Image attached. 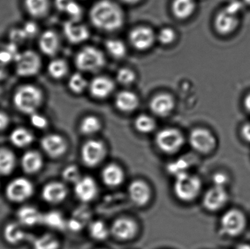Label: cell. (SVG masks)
I'll use <instances>...</instances> for the list:
<instances>
[{"mask_svg":"<svg viewBox=\"0 0 250 249\" xmlns=\"http://www.w3.org/2000/svg\"><path fill=\"white\" fill-rule=\"evenodd\" d=\"M90 19L98 29L104 31L117 30L124 23V15L118 4L110 0H101L91 9Z\"/></svg>","mask_w":250,"mask_h":249,"instance_id":"cell-1","label":"cell"},{"mask_svg":"<svg viewBox=\"0 0 250 249\" xmlns=\"http://www.w3.org/2000/svg\"><path fill=\"white\" fill-rule=\"evenodd\" d=\"M43 99V95L41 89L33 85H23L15 92L13 103L16 108L25 114L36 113Z\"/></svg>","mask_w":250,"mask_h":249,"instance_id":"cell-2","label":"cell"},{"mask_svg":"<svg viewBox=\"0 0 250 249\" xmlns=\"http://www.w3.org/2000/svg\"><path fill=\"white\" fill-rule=\"evenodd\" d=\"M201 187L202 183L198 177L184 172L176 175L173 190L179 200L189 202L198 197L201 192Z\"/></svg>","mask_w":250,"mask_h":249,"instance_id":"cell-3","label":"cell"},{"mask_svg":"<svg viewBox=\"0 0 250 249\" xmlns=\"http://www.w3.org/2000/svg\"><path fill=\"white\" fill-rule=\"evenodd\" d=\"M247 228L245 213L237 209L228 210L220 219L221 231L227 236L236 237L243 233Z\"/></svg>","mask_w":250,"mask_h":249,"instance_id":"cell-4","label":"cell"},{"mask_svg":"<svg viewBox=\"0 0 250 249\" xmlns=\"http://www.w3.org/2000/svg\"><path fill=\"white\" fill-rule=\"evenodd\" d=\"M105 59L99 49L88 46L81 50L76 57V64L79 70L87 73H94L101 70Z\"/></svg>","mask_w":250,"mask_h":249,"instance_id":"cell-5","label":"cell"},{"mask_svg":"<svg viewBox=\"0 0 250 249\" xmlns=\"http://www.w3.org/2000/svg\"><path fill=\"white\" fill-rule=\"evenodd\" d=\"M184 137L179 130L166 128L157 133L156 143L162 152L174 153L179 152L184 145Z\"/></svg>","mask_w":250,"mask_h":249,"instance_id":"cell-6","label":"cell"},{"mask_svg":"<svg viewBox=\"0 0 250 249\" xmlns=\"http://www.w3.org/2000/svg\"><path fill=\"white\" fill-rule=\"evenodd\" d=\"M16 73L22 77H30L39 72L41 67V59L38 54L33 51L20 53L16 60Z\"/></svg>","mask_w":250,"mask_h":249,"instance_id":"cell-7","label":"cell"},{"mask_svg":"<svg viewBox=\"0 0 250 249\" xmlns=\"http://www.w3.org/2000/svg\"><path fill=\"white\" fill-rule=\"evenodd\" d=\"M34 187L30 181L25 178L13 179L6 187V196L10 201L21 203L33 194Z\"/></svg>","mask_w":250,"mask_h":249,"instance_id":"cell-8","label":"cell"},{"mask_svg":"<svg viewBox=\"0 0 250 249\" xmlns=\"http://www.w3.org/2000/svg\"><path fill=\"white\" fill-rule=\"evenodd\" d=\"M191 146L199 153H211L217 146V139L209 130L204 128H197L191 133L189 136Z\"/></svg>","mask_w":250,"mask_h":249,"instance_id":"cell-9","label":"cell"},{"mask_svg":"<svg viewBox=\"0 0 250 249\" xmlns=\"http://www.w3.org/2000/svg\"><path fill=\"white\" fill-rule=\"evenodd\" d=\"M239 23V16L231 6L217 13L214 19V27L220 35H228L237 29Z\"/></svg>","mask_w":250,"mask_h":249,"instance_id":"cell-10","label":"cell"},{"mask_svg":"<svg viewBox=\"0 0 250 249\" xmlns=\"http://www.w3.org/2000/svg\"><path fill=\"white\" fill-rule=\"evenodd\" d=\"M106 154V149L102 142L91 140L82 146V158L84 165L93 168L99 165Z\"/></svg>","mask_w":250,"mask_h":249,"instance_id":"cell-11","label":"cell"},{"mask_svg":"<svg viewBox=\"0 0 250 249\" xmlns=\"http://www.w3.org/2000/svg\"><path fill=\"white\" fill-rule=\"evenodd\" d=\"M229 194L226 187H214L207 190L203 199V205L207 211H218L227 205Z\"/></svg>","mask_w":250,"mask_h":249,"instance_id":"cell-12","label":"cell"},{"mask_svg":"<svg viewBox=\"0 0 250 249\" xmlns=\"http://www.w3.org/2000/svg\"><path fill=\"white\" fill-rule=\"evenodd\" d=\"M154 32L146 26H138L131 31L129 40L136 49L145 51L152 46L154 42Z\"/></svg>","mask_w":250,"mask_h":249,"instance_id":"cell-13","label":"cell"},{"mask_svg":"<svg viewBox=\"0 0 250 249\" xmlns=\"http://www.w3.org/2000/svg\"><path fill=\"white\" fill-rule=\"evenodd\" d=\"M41 147L44 152L53 158H57L64 154L67 151V143L62 136L51 134L42 137Z\"/></svg>","mask_w":250,"mask_h":249,"instance_id":"cell-14","label":"cell"},{"mask_svg":"<svg viewBox=\"0 0 250 249\" xmlns=\"http://www.w3.org/2000/svg\"><path fill=\"white\" fill-rule=\"evenodd\" d=\"M138 227L134 221L126 218L117 219L111 225V232L117 239L127 241L137 234Z\"/></svg>","mask_w":250,"mask_h":249,"instance_id":"cell-15","label":"cell"},{"mask_svg":"<svg viewBox=\"0 0 250 249\" xmlns=\"http://www.w3.org/2000/svg\"><path fill=\"white\" fill-rule=\"evenodd\" d=\"M75 194L81 201L88 203L96 197L98 186L91 177H82L75 184Z\"/></svg>","mask_w":250,"mask_h":249,"instance_id":"cell-16","label":"cell"},{"mask_svg":"<svg viewBox=\"0 0 250 249\" xmlns=\"http://www.w3.org/2000/svg\"><path fill=\"white\" fill-rule=\"evenodd\" d=\"M64 34L72 43L84 42L89 36V32L86 26L79 23V20H72L65 22L63 26Z\"/></svg>","mask_w":250,"mask_h":249,"instance_id":"cell-17","label":"cell"},{"mask_svg":"<svg viewBox=\"0 0 250 249\" xmlns=\"http://www.w3.org/2000/svg\"><path fill=\"white\" fill-rule=\"evenodd\" d=\"M128 194L132 203L138 206H145L151 197V190L144 181L136 180L128 187Z\"/></svg>","mask_w":250,"mask_h":249,"instance_id":"cell-18","label":"cell"},{"mask_svg":"<svg viewBox=\"0 0 250 249\" xmlns=\"http://www.w3.org/2000/svg\"><path fill=\"white\" fill-rule=\"evenodd\" d=\"M67 195V187L60 182L49 183L42 189V198L45 202L51 204L62 203L65 200Z\"/></svg>","mask_w":250,"mask_h":249,"instance_id":"cell-19","label":"cell"},{"mask_svg":"<svg viewBox=\"0 0 250 249\" xmlns=\"http://www.w3.org/2000/svg\"><path fill=\"white\" fill-rule=\"evenodd\" d=\"M91 95L97 99H104L109 96L114 89L112 80L104 76L95 77L89 84Z\"/></svg>","mask_w":250,"mask_h":249,"instance_id":"cell-20","label":"cell"},{"mask_svg":"<svg viewBox=\"0 0 250 249\" xmlns=\"http://www.w3.org/2000/svg\"><path fill=\"white\" fill-rule=\"evenodd\" d=\"M151 111L159 116L169 115L174 108V101L170 95L160 94L151 99L150 102Z\"/></svg>","mask_w":250,"mask_h":249,"instance_id":"cell-21","label":"cell"},{"mask_svg":"<svg viewBox=\"0 0 250 249\" xmlns=\"http://www.w3.org/2000/svg\"><path fill=\"white\" fill-rule=\"evenodd\" d=\"M20 223L11 222L6 225L4 229V237L7 243L12 245H17L26 240H31L32 237L23 230Z\"/></svg>","mask_w":250,"mask_h":249,"instance_id":"cell-22","label":"cell"},{"mask_svg":"<svg viewBox=\"0 0 250 249\" xmlns=\"http://www.w3.org/2000/svg\"><path fill=\"white\" fill-rule=\"evenodd\" d=\"M39 46L41 51L45 55H54L60 48L58 35L54 31H45L40 37Z\"/></svg>","mask_w":250,"mask_h":249,"instance_id":"cell-23","label":"cell"},{"mask_svg":"<svg viewBox=\"0 0 250 249\" xmlns=\"http://www.w3.org/2000/svg\"><path fill=\"white\" fill-rule=\"evenodd\" d=\"M19 223L25 227H33L42 222V215L32 206H23L17 213Z\"/></svg>","mask_w":250,"mask_h":249,"instance_id":"cell-24","label":"cell"},{"mask_svg":"<svg viewBox=\"0 0 250 249\" xmlns=\"http://www.w3.org/2000/svg\"><path fill=\"white\" fill-rule=\"evenodd\" d=\"M102 179L108 187H118L124 181V172L118 165L111 164L107 165L103 171Z\"/></svg>","mask_w":250,"mask_h":249,"instance_id":"cell-25","label":"cell"},{"mask_svg":"<svg viewBox=\"0 0 250 249\" xmlns=\"http://www.w3.org/2000/svg\"><path fill=\"white\" fill-rule=\"evenodd\" d=\"M115 104L120 111L129 113L136 109L139 102L138 96L133 92L123 91L116 96Z\"/></svg>","mask_w":250,"mask_h":249,"instance_id":"cell-26","label":"cell"},{"mask_svg":"<svg viewBox=\"0 0 250 249\" xmlns=\"http://www.w3.org/2000/svg\"><path fill=\"white\" fill-rule=\"evenodd\" d=\"M43 161L41 153L35 151H29L21 158V166L24 172L35 173L42 168Z\"/></svg>","mask_w":250,"mask_h":249,"instance_id":"cell-27","label":"cell"},{"mask_svg":"<svg viewBox=\"0 0 250 249\" xmlns=\"http://www.w3.org/2000/svg\"><path fill=\"white\" fill-rule=\"evenodd\" d=\"M195 3L194 0H173L172 11L179 19H188L195 11Z\"/></svg>","mask_w":250,"mask_h":249,"instance_id":"cell-28","label":"cell"},{"mask_svg":"<svg viewBox=\"0 0 250 249\" xmlns=\"http://www.w3.org/2000/svg\"><path fill=\"white\" fill-rule=\"evenodd\" d=\"M10 141L18 148L29 146L33 142L34 136L27 129L19 127L12 132L10 136Z\"/></svg>","mask_w":250,"mask_h":249,"instance_id":"cell-29","label":"cell"},{"mask_svg":"<svg viewBox=\"0 0 250 249\" xmlns=\"http://www.w3.org/2000/svg\"><path fill=\"white\" fill-rule=\"evenodd\" d=\"M33 249H59L60 242L57 238L51 234H44L31 238Z\"/></svg>","mask_w":250,"mask_h":249,"instance_id":"cell-30","label":"cell"},{"mask_svg":"<svg viewBox=\"0 0 250 249\" xmlns=\"http://www.w3.org/2000/svg\"><path fill=\"white\" fill-rule=\"evenodd\" d=\"M16 166V156L7 149H0V174L9 175L13 172Z\"/></svg>","mask_w":250,"mask_h":249,"instance_id":"cell-31","label":"cell"},{"mask_svg":"<svg viewBox=\"0 0 250 249\" xmlns=\"http://www.w3.org/2000/svg\"><path fill=\"white\" fill-rule=\"evenodd\" d=\"M25 7L33 17L45 16L49 8L48 0H25Z\"/></svg>","mask_w":250,"mask_h":249,"instance_id":"cell-32","label":"cell"},{"mask_svg":"<svg viewBox=\"0 0 250 249\" xmlns=\"http://www.w3.org/2000/svg\"><path fill=\"white\" fill-rule=\"evenodd\" d=\"M101 128V122L98 117L95 115H88L85 117L80 124L82 133L87 135L98 133Z\"/></svg>","mask_w":250,"mask_h":249,"instance_id":"cell-33","label":"cell"},{"mask_svg":"<svg viewBox=\"0 0 250 249\" xmlns=\"http://www.w3.org/2000/svg\"><path fill=\"white\" fill-rule=\"evenodd\" d=\"M50 76L55 79L62 78L68 71V66L64 60L57 58L53 60L48 66Z\"/></svg>","mask_w":250,"mask_h":249,"instance_id":"cell-34","label":"cell"},{"mask_svg":"<svg viewBox=\"0 0 250 249\" xmlns=\"http://www.w3.org/2000/svg\"><path fill=\"white\" fill-rule=\"evenodd\" d=\"M89 235L97 241H104L108 238L109 230L104 222L95 221L89 227Z\"/></svg>","mask_w":250,"mask_h":249,"instance_id":"cell-35","label":"cell"},{"mask_svg":"<svg viewBox=\"0 0 250 249\" xmlns=\"http://www.w3.org/2000/svg\"><path fill=\"white\" fill-rule=\"evenodd\" d=\"M19 54L20 52L18 50L17 45L10 42L0 50V61L7 65L12 61H16Z\"/></svg>","mask_w":250,"mask_h":249,"instance_id":"cell-36","label":"cell"},{"mask_svg":"<svg viewBox=\"0 0 250 249\" xmlns=\"http://www.w3.org/2000/svg\"><path fill=\"white\" fill-rule=\"evenodd\" d=\"M135 129L139 133H149L154 130L156 123L151 117L147 115H140L135 121Z\"/></svg>","mask_w":250,"mask_h":249,"instance_id":"cell-37","label":"cell"},{"mask_svg":"<svg viewBox=\"0 0 250 249\" xmlns=\"http://www.w3.org/2000/svg\"><path fill=\"white\" fill-rule=\"evenodd\" d=\"M105 47L108 53L115 58H123L126 53V48L124 42L119 39H109L105 43Z\"/></svg>","mask_w":250,"mask_h":249,"instance_id":"cell-38","label":"cell"},{"mask_svg":"<svg viewBox=\"0 0 250 249\" xmlns=\"http://www.w3.org/2000/svg\"><path fill=\"white\" fill-rule=\"evenodd\" d=\"M68 86L70 90L76 94H81L86 89L88 83L86 78L81 73L72 75L69 79Z\"/></svg>","mask_w":250,"mask_h":249,"instance_id":"cell-39","label":"cell"},{"mask_svg":"<svg viewBox=\"0 0 250 249\" xmlns=\"http://www.w3.org/2000/svg\"><path fill=\"white\" fill-rule=\"evenodd\" d=\"M41 223L53 229H60L64 225V221L60 213L52 211L42 215Z\"/></svg>","mask_w":250,"mask_h":249,"instance_id":"cell-40","label":"cell"},{"mask_svg":"<svg viewBox=\"0 0 250 249\" xmlns=\"http://www.w3.org/2000/svg\"><path fill=\"white\" fill-rule=\"evenodd\" d=\"M117 80L123 85H129L135 80V74L129 68L120 69L117 75Z\"/></svg>","mask_w":250,"mask_h":249,"instance_id":"cell-41","label":"cell"},{"mask_svg":"<svg viewBox=\"0 0 250 249\" xmlns=\"http://www.w3.org/2000/svg\"><path fill=\"white\" fill-rule=\"evenodd\" d=\"M188 167H189L188 162L185 159H180L169 164L167 169H168L170 173L173 174L175 176H176L179 174L188 172H187V169H188Z\"/></svg>","mask_w":250,"mask_h":249,"instance_id":"cell-42","label":"cell"},{"mask_svg":"<svg viewBox=\"0 0 250 249\" xmlns=\"http://www.w3.org/2000/svg\"><path fill=\"white\" fill-rule=\"evenodd\" d=\"M62 176L67 182L74 183V184L82 178L79 168L74 165L67 167L63 171Z\"/></svg>","mask_w":250,"mask_h":249,"instance_id":"cell-43","label":"cell"},{"mask_svg":"<svg viewBox=\"0 0 250 249\" xmlns=\"http://www.w3.org/2000/svg\"><path fill=\"white\" fill-rule=\"evenodd\" d=\"M176 39V33L171 28H163L158 34V39L161 43L168 45Z\"/></svg>","mask_w":250,"mask_h":249,"instance_id":"cell-44","label":"cell"},{"mask_svg":"<svg viewBox=\"0 0 250 249\" xmlns=\"http://www.w3.org/2000/svg\"><path fill=\"white\" fill-rule=\"evenodd\" d=\"M64 13H67L72 20H79L82 16V8L74 0L70 2Z\"/></svg>","mask_w":250,"mask_h":249,"instance_id":"cell-45","label":"cell"},{"mask_svg":"<svg viewBox=\"0 0 250 249\" xmlns=\"http://www.w3.org/2000/svg\"><path fill=\"white\" fill-rule=\"evenodd\" d=\"M30 115L31 124L34 127L38 129H41V130L46 128L48 127V120L43 115H41V114H37V113H35V114H32Z\"/></svg>","mask_w":250,"mask_h":249,"instance_id":"cell-46","label":"cell"},{"mask_svg":"<svg viewBox=\"0 0 250 249\" xmlns=\"http://www.w3.org/2000/svg\"><path fill=\"white\" fill-rule=\"evenodd\" d=\"M214 186L217 187H226L230 182V178L226 172H218L214 174L212 178Z\"/></svg>","mask_w":250,"mask_h":249,"instance_id":"cell-47","label":"cell"},{"mask_svg":"<svg viewBox=\"0 0 250 249\" xmlns=\"http://www.w3.org/2000/svg\"><path fill=\"white\" fill-rule=\"evenodd\" d=\"M10 38L11 39V42L16 44H21L27 39L26 35L23 32L22 29H14L10 32Z\"/></svg>","mask_w":250,"mask_h":249,"instance_id":"cell-48","label":"cell"},{"mask_svg":"<svg viewBox=\"0 0 250 249\" xmlns=\"http://www.w3.org/2000/svg\"><path fill=\"white\" fill-rule=\"evenodd\" d=\"M23 32L26 35L27 39L34 38L37 35L38 32V27L36 23L32 21H28L23 25Z\"/></svg>","mask_w":250,"mask_h":249,"instance_id":"cell-49","label":"cell"},{"mask_svg":"<svg viewBox=\"0 0 250 249\" xmlns=\"http://www.w3.org/2000/svg\"><path fill=\"white\" fill-rule=\"evenodd\" d=\"M241 134L245 141L250 143V122L246 123L242 126Z\"/></svg>","mask_w":250,"mask_h":249,"instance_id":"cell-50","label":"cell"},{"mask_svg":"<svg viewBox=\"0 0 250 249\" xmlns=\"http://www.w3.org/2000/svg\"><path fill=\"white\" fill-rule=\"evenodd\" d=\"M72 1L73 0H55V5L60 11L65 12Z\"/></svg>","mask_w":250,"mask_h":249,"instance_id":"cell-51","label":"cell"},{"mask_svg":"<svg viewBox=\"0 0 250 249\" xmlns=\"http://www.w3.org/2000/svg\"><path fill=\"white\" fill-rule=\"evenodd\" d=\"M9 124V118L7 114L0 112V131L7 128Z\"/></svg>","mask_w":250,"mask_h":249,"instance_id":"cell-52","label":"cell"},{"mask_svg":"<svg viewBox=\"0 0 250 249\" xmlns=\"http://www.w3.org/2000/svg\"><path fill=\"white\" fill-rule=\"evenodd\" d=\"M7 75V64L0 61V80L5 78Z\"/></svg>","mask_w":250,"mask_h":249,"instance_id":"cell-53","label":"cell"},{"mask_svg":"<svg viewBox=\"0 0 250 249\" xmlns=\"http://www.w3.org/2000/svg\"><path fill=\"white\" fill-rule=\"evenodd\" d=\"M244 104H245V108L250 112V94L245 97V102H244Z\"/></svg>","mask_w":250,"mask_h":249,"instance_id":"cell-54","label":"cell"},{"mask_svg":"<svg viewBox=\"0 0 250 249\" xmlns=\"http://www.w3.org/2000/svg\"><path fill=\"white\" fill-rule=\"evenodd\" d=\"M235 249H250V245L248 244H239Z\"/></svg>","mask_w":250,"mask_h":249,"instance_id":"cell-55","label":"cell"},{"mask_svg":"<svg viewBox=\"0 0 250 249\" xmlns=\"http://www.w3.org/2000/svg\"><path fill=\"white\" fill-rule=\"evenodd\" d=\"M122 1H124L125 3H127V4H135V3L139 1L140 0H122Z\"/></svg>","mask_w":250,"mask_h":249,"instance_id":"cell-56","label":"cell"},{"mask_svg":"<svg viewBox=\"0 0 250 249\" xmlns=\"http://www.w3.org/2000/svg\"><path fill=\"white\" fill-rule=\"evenodd\" d=\"M245 1H246L248 4H250V0H245Z\"/></svg>","mask_w":250,"mask_h":249,"instance_id":"cell-57","label":"cell"},{"mask_svg":"<svg viewBox=\"0 0 250 249\" xmlns=\"http://www.w3.org/2000/svg\"><path fill=\"white\" fill-rule=\"evenodd\" d=\"M0 95H1V89H0Z\"/></svg>","mask_w":250,"mask_h":249,"instance_id":"cell-58","label":"cell"},{"mask_svg":"<svg viewBox=\"0 0 250 249\" xmlns=\"http://www.w3.org/2000/svg\"></svg>","mask_w":250,"mask_h":249,"instance_id":"cell-59","label":"cell"}]
</instances>
